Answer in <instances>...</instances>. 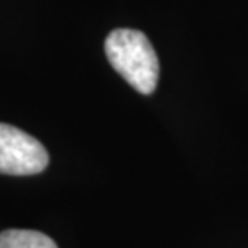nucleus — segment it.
Segmentation results:
<instances>
[{"instance_id": "obj_1", "label": "nucleus", "mask_w": 248, "mask_h": 248, "mask_svg": "<svg viewBox=\"0 0 248 248\" xmlns=\"http://www.w3.org/2000/svg\"><path fill=\"white\" fill-rule=\"evenodd\" d=\"M105 55L110 66L140 94H153L158 85L160 62L145 33L120 28L105 39Z\"/></svg>"}, {"instance_id": "obj_2", "label": "nucleus", "mask_w": 248, "mask_h": 248, "mask_svg": "<svg viewBox=\"0 0 248 248\" xmlns=\"http://www.w3.org/2000/svg\"><path fill=\"white\" fill-rule=\"evenodd\" d=\"M50 162L48 151L31 134L0 124V173L26 177L43 173Z\"/></svg>"}, {"instance_id": "obj_3", "label": "nucleus", "mask_w": 248, "mask_h": 248, "mask_svg": "<svg viewBox=\"0 0 248 248\" xmlns=\"http://www.w3.org/2000/svg\"><path fill=\"white\" fill-rule=\"evenodd\" d=\"M0 248H59L53 239L37 230H6L0 233Z\"/></svg>"}]
</instances>
